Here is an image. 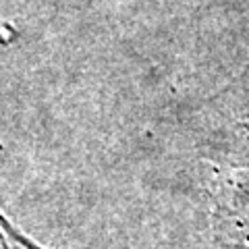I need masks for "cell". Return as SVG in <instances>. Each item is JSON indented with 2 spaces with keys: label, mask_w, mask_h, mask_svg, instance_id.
I'll return each instance as SVG.
<instances>
[{
  "label": "cell",
  "mask_w": 249,
  "mask_h": 249,
  "mask_svg": "<svg viewBox=\"0 0 249 249\" xmlns=\"http://www.w3.org/2000/svg\"><path fill=\"white\" fill-rule=\"evenodd\" d=\"M0 249H42L25 239L0 212Z\"/></svg>",
  "instance_id": "1"
}]
</instances>
